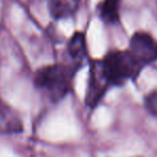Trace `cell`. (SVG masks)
I'll list each match as a JSON object with an SVG mask.
<instances>
[{
    "label": "cell",
    "instance_id": "1",
    "mask_svg": "<svg viewBox=\"0 0 157 157\" xmlns=\"http://www.w3.org/2000/svg\"><path fill=\"white\" fill-rule=\"evenodd\" d=\"M79 68L70 62L42 66L35 71L33 83L50 101L59 103L72 91L73 80Z\"/></svg>",
    "mask_w": 157,
    "mask_h": 157
},
{
    "label": "cell",
    "instance_id": "2",
    "mask_svg": "<svg viewBox=\"0 0 157 157\" xmlns=\"http://www.w3.org/2000/svg\"><path fill=\"white\" fill-rule=\"evenodd\" d=\"M101 62L111 88L121 87L127 81L135 80L143 70L128 49L110 50L101 59Z\"/></svg>",
    "mask_w": 157,
    "mask_h": 157
},
{
    "label": "cell",
    "instance_id": "3",
    "mask_svg": "<svg viewBox=\"0 0 157 157\" xmlns=\"http://www.w3.org/2000/svg\"><path fill=\"white\" fill-rule=\"evenodd\" d=\"M109 89H111V85L105 74L101 59L92 60L90 62L89 79L85 97L86 106L90 109L96 108Z\"/></svg>",
    "mask_w": 157,
    "mask_h": 157
},
{
    "label": "cell",
    "instance_id": "4",
    "mask_svg": "<svg viewBox=\"0 0 157 157\" xmlns=\"http://www.w3.org/2000/svg\"><path fill=\"white\" fill-rule=\"evenodd\" d=\"M127 49L143 68L157 60V40L149 32L132 33Z\"/></svg>",
    "mask_w": 157,
    "mask_h": 157
},
{
    "label": "cell",
    "instance_id": "5",
    "mask_svg": "<svg viewBox=\"0 0 157 157\" xmlns=\"http://www.w3.org/2000/svg\"><path fill=\"white\" fill-rule=\"evenodd\" d=\"M66 54L70 59V63L81 67L82 62L88 55L86 35L81 31H76L68 40L66 45Z\"/></svg>",
    "mask_w": 157,
    "mask_h": 157
},
{
    "label": "cell",
    "instance_id": "6",
    "mask_svg": "<svg viewBox=\"0 0 157 157\" xmlns=\"http://www.w3.org/2000/svg\"><path fill=\"white\" fill-rule=\"evenodd\" d=\"M48 10L55 19H64L74 16L78 11L81 0H47Z\"/></svg>",
    "mask_w": 157,
    "mask_h": 157
},
{
    "label": "cell",
    "instance_id": "7",
    "mask_svg": "<svg viewBox=\"0 0 157 157\" xmlns=\"http://www.w3.org/2000/svg\"><path fill=\"white\" fill-rule=\"evenodd\" d=\"M23 123L15 111L3 105L0 110V129L9 134L23 132Z\"/></svg>",
    "mask_w": 157,
    "mask_h": 157
},
{
    "label": "cell",
    "instance_id": "8",
    "mask_svg": "<svg viewBox=\"0 0 157 157\" xmlns=\"http://www.w3.org/2000/svg\"><path fill=\"white\" fill-rule=\"evenodd\" d=\"M122 0H103L99 6V17L107 25L120 21V4Z\"/></svg>",
    "mask_w": 157,
    "mask_h": 157
},
{
    "label": "cell",
    "instance_id": "9",
    "mask_svg": "<svg viewBox=\"0 0 157 157\" xmlns=\"http://www.w3.org/2000/svg\"><path fill=\"white\" fill-rule=\"evenodd\" d=\"M143 105L147 113L157 118V89L152 90L145 95L143 99Z\"/></svg>",
    "mask_w": 157,
    "mask_h": 157
},
{
    "label": "cell",
    "instance_id": "10",
    "mask_svg": "<svg viewBox=\"0 0 157 157\" xmlns=\"http://www.w3.org/2000/svg\"><path fill=\"white\" fill-rule=\"evenodd\" d=\"M2 106H3V104H2V101H1V99H0V110H1V108H2Z\"/></svg>",
    "mask_w": 157,
    "mask_h": 157
}]
</instances>
